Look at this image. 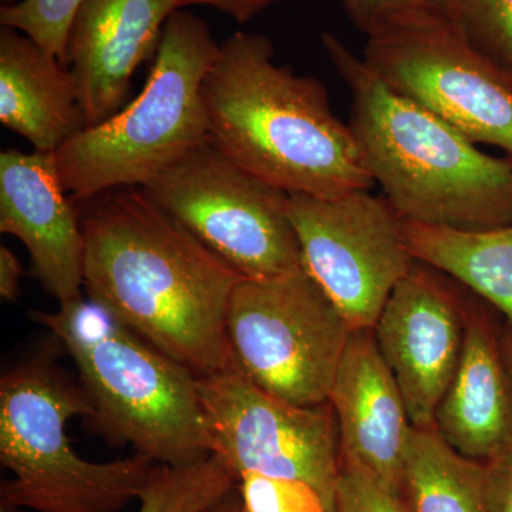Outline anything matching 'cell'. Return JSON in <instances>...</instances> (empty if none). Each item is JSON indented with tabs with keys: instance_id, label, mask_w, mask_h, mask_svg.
<instances>
[{
	"instance_id": "6da1fadb",
	"label": "cell",
	"mask_w": 512,
	"mask_h": 512,
	"mask_svg": "<svg viewBox=\"0 0 512 512\" xmlns=\"http://www.w3.org/2000/svg\"><path fill=\"white\" fill-rule=\"evenodd\" d=\"M82 202L83 289L90 301L197 376L231 365L227 312L242 276L143 187Z\"/></svg>"
},
{
	"instance_id": "7a4b0ae2",
	"label": "cell",
	"mask_w": 512,
	"mask_h": 512,
	"mask_svg": "<svg viewBox=\"0 0 512 512\" xmlns=\"http://www.w3.org/2000/svg\"><path fill=\"white\" fill-rule=\"evenodd\" d=\"M202 99L212 146L286 194L336 198L375 185L328 89L276 64L268 37L237 32L225 39Z\"/></svg>"
},
{
	"instance_id": "3957f363",
	"label": "cell",
	"mask_w": 512,
	"mask_h": 512,
	"mask_svg": "<svg viewBox=\"0 0 512 512\" xmlns=\"http://www.w3.org/2000/svg\"><path fill=\"white\" fill-rule=\"evenodd\" d=\"M322 43L352 96L350 128L373 183L404 222L485 231L512 224V160L488 156L393 92L338 37Z\"/></svg>"
},
{
	"instance_id": "277c9868",
	"label": "cell",
	"mask_w": 512,
	"mask_h": 512,
	"mask_svg": "<svg viewBox=\"0 0 512 512\" xmlns=\"http://www.w3.org/2000/svg\"><path fill=\"white\" fill-rule=\"evenodd\" d=\"M33 320L62 343L93 404L97 431L161 466L214 454L198 376L124 328L97 303L77 299Z\"/></svg>"
},
{
	"instance_id": "5b68a950",
	"label": "cell",
	"mask_w": 512,
	"mask_h": 512,
	"mask_svg": "<svg viewBox=\"0 0 512 512\" xmlns=\"http://www.w3.org/2000/svg\"><path fill=\"white\" fill-rule=\"evenodd\" d=\"M218 47L204 20L175 10L165 23L143 92L111 119L84 128L56 151L57 170L72 200L146 187L181 158L211 143L202 84Z\"/></svg>"
},
{
	"instance_id": "8992f818",
	"label": "cell",
	"mask_w": 512,
	"mask_h": 512,
	"mask_svg": "<svg viewBox=\"0 0 512 512\" xmlns=\"http://www.w3.org/2000/svg\"><path fill=\"white\" fill-rule=\"evenodd\" d=\"M92 417L83 386L45 357L13 367L0 380V461L12 480L0 485V510L120 512L138 500L161 464L141 454L109 463L84 460L66 427Z\"/></svg>"
},
{
	"instance_id": "52a82bcc",
	"label": "cell",
	"mask_w": 512,
	"mask_h": 512,
	"mask_svg": "<svg viewBox=\"0 0 512 512\" xmlns=\"http://www.w3.org/2000/svg\"><path fill=\"white\" fill-rule=\"evenodd\" d=\"M352 332L305 268L242 278L229 299L232 363L265 392L296 406L329 402Z\"/></svg>"
},
{
	"instance_id": "ba28073f",
	"label": "cell",
	"mask_w": 512,
	"mask_h": 512,
	"mask_svg": "<svg viewBox=\"0 0 512 512\" xmlns=\"http://www.w3.org/2000/svg\"><path fill=\"white\" fill-rule=\"evenodd\" d=\"M175 221L242 278L303 268L289 194L232 163L212 143L143 187Z\"/></svg>"
},
{
	"instance_id": "9c48e42d",
	"label": "cell",
	"mask_w": 512,
	"mask_h": 512,
	"mask_svg": "<svg viewBox=\"0 0 512 512\" xmlns=\"http://www.w3.org/2000/svg\"><path fill=\"white\" fill-rule=\"evenodd\" d=\"M363 60L393 92L512 160V79L477 52L447 15L370 33Z\"/></svg>"
},
{
	"instance_id": "30bf717a",
	"label": "cell",
	"mask_w": 512,
	"mask_h": 512,
	"mask_svg": "<svg viewBox=\"0 0 512 512\" xmlns=\"http://www.w3.org/2000/svg\"><path fill=\"white\" fill-rule=\"evenodd\" d=\"M214 454L237 474L298 478L335 512L340 477L338 421L330 402L296 406L248 379L234 363L198 376Z\"/></svg>"
},
{
	"instance_id": "8fae6325",
	"label": "cell",
	"mask_w": 512,
	"mask_h": 512,
	"mask_svg": "<svg viewBox=\"0 0 512 512\" xmlns=\"http://www.w3.org/2000/svg\"><path fill=\"white\" fill-rule=\"evenodd\" d=\"M288 214L305 271L350 328L375 329L387 299L416 262L402 218L370 190L336 198L292 194Z\"/></svg>"
},
{
	"instance_id": "7c38bea8",
	"label": "cell",
	"mask_w": 512,
	"mask_h": 512,
	"mask_svg": "<svg viewBox=\"0 0 512 512\" xmlns=\"http://www.w3.org/2000/svg\"><path fill=\"white\" fill-rule=\"evenodd\" d=\"M441 276L439 269L416 259L373 329L416 429L434 427L466 333L460 303Z\"/></svg>"
},
{
	"instance_id": "4fadbf2b",
	"label": "cell",
	"mask_w": 512,
	"mask_h": 512,
	"mask_svg": "<svg viewBox=\"0 0 512 512\" xmlns=\"http://www.w3.org/2000/svg\"><path fill=\"white\" fill-rule=\"evenodd\" d=\"M373 329L353 330L330 390L340 470H355L402 498L412 423Z\"/></svg>"
},
{
	"instance_id": "5bb4252c",
	"label": "cell",
	"mask_w": 512,
	"mask_h": 512,
	"mask_svg": "<svg viewBox=\"0 0 512 512\" xmlns=\"http://www.w3.org/2000/svg\"><path fill=\"white\" fill-rule=\"evenodd\" d=\"M0 231L22 241L37 281L59 305L83 298L82 222L55 153H0Z\"/></svg>"
},
{
	"instance_id": "9a60e30c",
	"label": "cell",
	"mask_w": 512,
	"mask_h": 512,
	"mask_svg": "<svg viewBox=\"0 0 512 512\" xmlns=\"http://www.w3.org/2000/svg\"><path fill=\"white\" fill-rule=\"evenodd\" d=\"M178 0H84L67 43L66 66L87 127L123 109L134 72L157 53Z\"/></svg>"
},
{
	"instance_id": "2e32d148",
	"label": "cell",
	"mask_w": 512,
	"mask_h": 512,
	"mask_svg": "<svg viewBox=\"0 0 512 512\" xmlns=\"http://www.w3.org/2000/svg\"><path fill=\"white\" fill-rule=\"evenodd\" d=\"M434 427L461 456L487 463L512 447V382L501 345L483 320L466 323L456 373Z\"/></svg>"
},
{
	"instance_id": "e0dca14e",
	"label": "cell",
	"mask_w": 512,
	"mask_h": 512,
	"mask_svg": "<svg viewBox=\"0 0 512 512\" xmlns=\"http://www.w3.org/2000/svg\"><path fill=\"white\" fill-rule=\"evenodd\" d=\"M0 123L40 153H56L87 128L69 67L18 30H0Z\"/></svg>"
},
{
	"instance_id": "ac0fdd59",
	"label": "cell",
	"mask_w": 512,
	"mask_h": 512,
	"mask_svg": "<svg viewBox=\"0 0 512 512\" xmlns=\"http://www.w3.org/2000/svg\"><path fill=\"white\" fill-rule=\"evenodd\" d=\"M403 227L417 261L476 292L512 322V224L485 231H457L410 222H404Z\"/></svg>"
},
{
	"instance_id": "d6986e66",
	"label": "cell",
	"mask_w": 512,
	"mask_h": 512,
	"mask_svg": "<svg viewBox=\"0 0 512 512\" xmlns=\"http://www.w3.org/2000/svg\"><path fill=\"white\" fill-rule=\"evenodd\" d=\"M402 500L409 512H488L484 464L458 454L436 427H413Z\"/></svg>"
},
{
	"instance_id": "ffe728a7",
	"label": "cell",
	"mask_w": 512,
	"mask_h": 512,
	"mask_svg": "<svg viewBox=\"0 0 512 512\" xmlns=\"http://www.w3.org/2000/svg\"><path fill=\"white\" fill-rule=\"evenodd\" d=\"M237 484V474L218 454L187 466H161L138 497V512H205Z\"/></svg>"
},
{
	"instance_id": "44dd1931",
	"label": "cell",
	"mask_w": 512,
	"mask_h": 512,
	"mask_svg": "<svg viewBox=\"0 0 512 512\" xmlns=\"http://www.w3.org/2000/svg\"><path fill=\"white\" fill-rule=\"evenodd\" d=\"M447 18L512 79V0H448Z\"/></svg>"
},
{
	"instance_id": "7402d4cb",
	"label": "cell",
	"mask_w": 512,
	"mask_h": 512,
	"mask_svg": "<svg viewBox=\"0 0 512 512\" xmlns=\"http://www.w3.org/2000/svg\"><path fill=\"white\" fill-rule=\"evenodd\" d=\"M83 3L84 0H20L2 6L0 23L30 37L43 52L66 66L70 30Z\"/></svg>"
},
{
	"instance_id": "603a6c76",
	"label": "cell",
	"mask_w": 512,
	"mask_h": 512,
	"mask_svg": "<svg viewBox=\"0 0 512 512\" xmlns=\"http://www.w3.org/2000/svg\"><path fill=\"white\" fill-rule=\"evenodd\" d=\"M237 488L244 512H330L316 488L298 478L245 471Z\"/></svg>"
},
{
	"instance_id": "cb8c5ba5",
	"label": "cell",
	"mask_w": 512,
	"mask_h": 512,
	"mask_svg": "<svg viewBox=\"0 0 512 512\" xmlns=\"http://www.w3.org/2000/svg\"><path fill=\"white\" fill-rule=\"evenodd\" d=\"M366 35L420 16L447 15L448 0H342Z\"/></svg>"
},
{
	"instance_id": "d4e9b609",
	"label": "cell",
	"mask_w": 512,
	"mask_h": 512,
	"mask_svg": "<svg viewBox=\"0 0 512 512\" xmlns=\"http://www.w3.org/2000/svg\"><path fill=\"white\" fill-rule=\"evenodd\" d=\"M335 512H409L402 498L355 470H340Z\"/></svg>"
},
{
	"instance_id": "484cf974",
	"label": "cell",
	"mask_w": 512,
	"mask_h": 512,
	"mask_svg": "<svg viewBox=\"0 0 512 512\" xmlns=\"http://www.w3.org/2000/svg\"><path fill=\"white\" fill-rule=\"evenodd\" d=\"M488 512H512V447L484 463Z\"/></svg>"
},
{
	"instance_id": "4316f807",
	"label": "cell",
	"mask_w": 512,
	"mask_h": 512,
	"mask_svg": "<svg viewBox=\"0 0 512 512\" xmlns=\"http://www.w3.org/2000/svg\"><path fill=\"white\" fill-rule=\"evenodd\" d=\"M275 2L278 0H178V10L195 5L211 6L244 25Z\"/></svg>"
},
{
	"instance_id": "83f0119b",
	"label": "cell",
	"mask_w": 512,
	"mask_h": 512,
	"mask_svg": "<svg viewBox=\"0 0 512 512\" xmlns=\"http://www.w3.org/2000/svg\"><path fill=\"white\" fill-rule=\"evenodd\" d=\"M23 266L9 248H0V296L3 301L16 302L20 293Z\"/></svg>"
},
{
	"instance_id": "f1b7e54d",
	"label": "cell",
	"mask_w": 512,
	"mask_h": 512,
	"mask_svg": "<svg viewBox=\"0 0 512 512\" xmlns=\"http://www.w3.org/2000/svg\"><path fill=\"white\" fill-rule=\"evenodd\" d=\"M205 512H244L241 500H239L238 488L235 487L234 490L229 491L224 498H221L217 504L212 505L210 510Z\"/></svg>"
},
{
	"instance_id": "f546056e",
	"label": "cell",
	"mask_w": 512,
	"mask_h": 512,
	"mask_svg": "<svg viewBox=\"0 0 512 512\" xmlns=\"http://www.w3.org/2000/svg\"><path fill=\"white\" fill-rule=\"evenodd\" d=\"M501 352H503L505 366H507L508 375L512 382V322L508 323L503 335V342L500 343Z\"/></svg>"
},
{
	"instance_id": "4dcf8cb0",
	"label": "cell",
	"mask_w": 512,
	"mask_h": 512,
	"mask_svg": "<svg viewBox=\"0 0 512 512\" xmlns=\"http://www.w3.org/2000/svg\"><path fill=\"white\" fill-rule=\"evenodd\" d=\"M20 0H8V3H6L5 6L13 5V3H18Z\"/></svg>"
}]
</instances>
